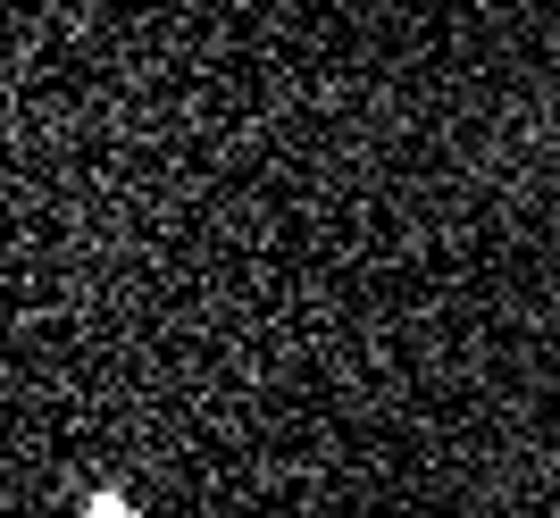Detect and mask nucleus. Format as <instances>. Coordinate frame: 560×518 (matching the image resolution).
Masks as SVG:
<instances>
[{
	"mask_svg": "<svg viewBox=\"0 0 560 518\" xmlns=\"http://www.w3.org/2000/svg\"><path fill=\"white\" fill-rule=\"evenodd\" d=\"M84 518H142V502L126 494V485H93V494H84Z\"/></svg>",
	"mask_w": 560,
	"mask_h": 518,
	"instance_id": "obj_1",
	"label": "nucleus"
}]
</instances>
